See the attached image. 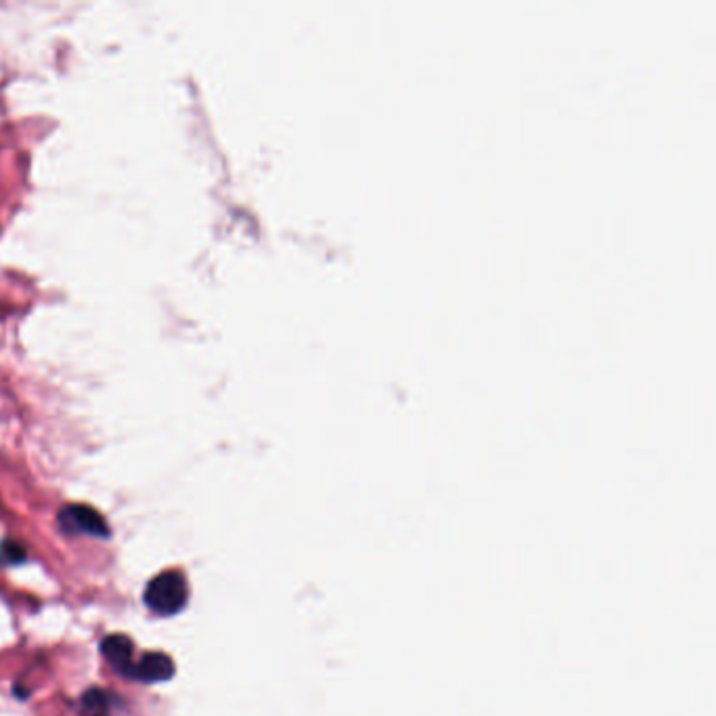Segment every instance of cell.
Returning a JSON list of instances; mask_svg holds the SVG:
<instances>
[{
	"instance_id": "cell-4",
	"label": "cell",
	"mask_w": 716,
	"mask_h": 716,
	"mask_svg": "<svg viewBox=\"0 0 716 716\" xmlns=\"http://www.w3.org/2000/svg\"><path fill=\"white\" fill-rule=\"evenodd\" d=\"M101 654L106 656V660L116 673H120L122 677H130L137 660H135V645L129 637L111 635L101 644Z\"/></svg>"
},
{
	"instance_id": "cell-1",
	"label": "cell",
	"mask_w": 716,
	"mask_h": 716,
	"mask_svg": "<svg viewBox=\"0 0 716 716\" xmlns=\"http://www.w3.org/2000/svg\"><path fill=\"white\" fill-rule=\"evenodd\" d=\"M144 601L156 616H175L187 604V582L179 571H165L149 580Z\"/></svg>"
},
{
	"instance_id": "cell-3",
	"label": "cell",
	"mask_w": 716,
	"mask_h": 716,
	"mask_svg": "<svg viewBox=\"0 0 716 716\" xmlns=\"http://www.w3.org/2000/svg\"><path fill=\"white\" fill-rule=\"evenodd\" d=\"M173 675H175V661L163 651H154L141 656V660L135 661L129 679L139 680V683H165Z\"/></svg>"
},
{
	"instance_id": "cell-5",
	"label": "cell",
	"mask_w": 716,
	"mask_h": 716,
	"mask_svg": "<svg viewBox=\"0 0 716 716\" xmlns=\"http://www.w3.org/2000/svg\"><path fill=\"white\" fill-rule=\"evenodd\" d=\"M114 696L101 689H91L82 698V713L87 716H111V704Z\"/></svg>"
},
{
	"instance_id": "cell-6",
	"label": "cell",
	"mask_w": 716,
	"mask_h": 716,
	"mask_svg": "<svg viewBox=\"0 0 716 716\" xmlns=\"http://www.w3.org/2000/svg\"><path fill=\"white\" fill-rule=\"evenodd\" d=\"M0 559H2L4 563H19V561L26 559V549H23L21 545H18V542L7 540V542L0 545Z\"/></svg>"
},
{
	"instance_id": "cell-2",
	"label": "cell",
	"mask_w": 716,
	"mask_h": 716,
	"mask_svg": "<svg viewBox=\"0 0 716 716\" xmlns=\"http://www.w3.org/2000/svg\"><path fill=\"white\" fill-rule=\"evenodd\" d=\"M59 528L70 536H92V538H108L110 526L106 517L95 511L87 504H70L63 507L57 514Z\"/></svg>"
}]
</instances>
